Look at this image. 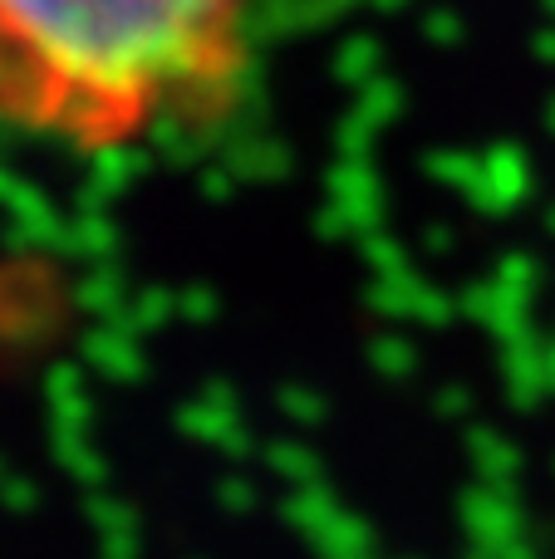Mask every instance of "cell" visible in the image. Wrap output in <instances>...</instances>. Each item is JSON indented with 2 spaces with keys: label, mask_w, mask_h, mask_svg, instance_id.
<instances>
[{
  "label": "cell",
  "mask_w": 555,
  "mask_h": 559,
  "mask_svg": "<svg viewBox=\"0 0 555 559\" xmlns=\"http://www.w3.org/2000/svg\"><path fill=\"white\" fill-rule=\"evenodd\" d=\"M256 0H0V118L118 153L236 104Z\"/></svg>",
  "instance_id": "obj_1"
}]
</instances>
